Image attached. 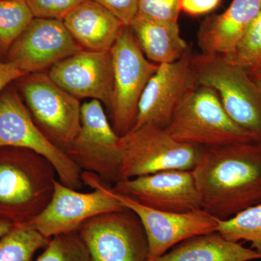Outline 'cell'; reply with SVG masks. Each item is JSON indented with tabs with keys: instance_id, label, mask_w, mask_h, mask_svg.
<instances>
[{
	"instance_id": "f1b7e54d",
	"label": "cell",
	"mask_w": 261,
	"mask_h": 261,
	"mask_svg": "<svg viewBox=\"0 0 261 261\" xmlns=\"http://www.w3.org/2000/svg\"><path fill=\"white\" fill-rule=\"evenodd\" d=\"M221 0H181V10L190 15L205 14L217 8Z\"/></svg>"
},
{
	"instance_id": "ac0fdd59",
	"label": "cell",
	"mask_w": 261,
	"mask_h": 261,
	"mask_svg": "<svg viewBox=\"0 0 261 261\" xmlns=\"http://www.w3.org/2000/svg\"><path fill=\"white\" fill-rule=\"evenodd\" d=\"M63 22L81 47L92 51L111 50L125 27L94 0H87L77 6Z\"/></svg>"
},
{
	"instance_id": "6da1fadb",
	"label": "cell",
	"mask_w": 261,
	"mask_h": 261,
	"mask_svg": "<svg viewBox=\"0 0 261 261\" xmlns=\"http://www.w3.org/2000/svg\"><path fill=\"white\" fill-rule=\"evenodd\" d=\"M192 173L202 210L229 219L261 203V142L202 147Z\"/></svg>"
},
{
	"instance_id": "9c48e42d",
	"label": "cell",
	"mask_w": 261,
	"mask_h": 261,
	"mask_svg": "<svg viewBox=\"0 0 261 261\" xmlns=\"http://www.w3.org/2000/svg\"><path fill=\"white\" fill-rule=\"evenodd\" d=\"M111 53L113 92L109 112L113 129L122 137L133 128L141 96L159 65L146 58L129 27L122 29Z\"/></svg>"
},
{
	"instance_id": "30bf717a",
	"label": "cell",
	"mask_w": 261,
	"mask_h": 261,
	"mask_svg": "<svg viewBox=\"0 0 261 261\" xmlns=\"http://www.w3.org/2000/svg\"><path fill=\"white\" fill-rule=\"evenodd\" d=\"M64 152L81 171L94 173L103 182L116 183L121 159V137L108 121L102 103L82 105L81 128Z\"/></svg>"
},
{
	"instance_id": "7c38bea8",
	"label": "cell",
	"mask_w": 261,
	"mask_h": 261,
	"mask_svg": "<svg viewBox=\"0 0 261 261\" xmlns=\"http://www.w3.org/2000/svg\"><path fill=\"white\" fill-rule=\"evenodd\" d=\"M192 57L190 48L177 61L159 65L141 96L132 129L147 123L168 126L182 101L197 85Z\"/></svg>"
},
{
	"instance_id": "4fadbf2b",
	"label": "cell",
	"mask_w": 261,
	"mask_h": 261,
	"mask_svg": "<svg viewBox=\"0 0 261 261\" xmlns=\"http://www.w3.org/2000/svg\"><path fill=\"white\" fill-rule=\"evenodd\" d=\"M82 49L63 20L34 18L10 47L4 61L29 74L50 68Z\"/></svg>"
},
{
	"instance_id": "7a4b0ae2",
	"label": "cell",
	"mask_w": 261,
	"mask_h": 261,
	"mask_svg": "<svg viewBox=\"0 0 261 261\" xmlns=\"http://www.w3.org/2000/svg\"><path fill=\"white\" fill-rule=\"evenodd\" d=\"M57 173L29 149L0 147V221L23 226L40 214L54 191Z\"/></svg>"
},
{
	"instance_id": "1f68e13d",
	"label": "cell",
	"mask_w": 261,
	"mask_h": 261,
	"mask_svg": "<svg viewBox=\"0 0 261 261\" xmlns=\"http://www.w3.org/2000/svg\"><path fill=\"white\" fill-rule=\"evenodd\" d=\"M252 78L253 79L254 81L261 87V70L260 71L257 72L253 75H252Z\"/></svg>"
},
{
	"instance_id": "d6a6232c",
	"label": "cell",
	"mask_w": 261,
	"mask_h": 261,
	"mask_svg": "<svg viewBox=\"0 0 261 261\" xmlns=\"http://www.w3.org/2000/svg\"><path fill=\"white\" fill-rule=\"evenodd\" d=\"M0 1H25L27 0H0Z\"/></svg>"
},
{
	"instance_id": "8fae6325",
	"label": "cell",
	"mask_w": 261,
	"mask_h": 261,
	"mask_svg": "<svg viewBox=\"0 0 261 261\" xmlns=\"http://www.w3.org/2000/svg\"><path fill=\"white\" fill-rule=\"evenodd\" d=\"M77 231L92 261H148L145 230L126 207L92 218Z\"/></svg>"
},
{
	"instance_id": "5bb4252c",
	"label": "cell",
	"mask_w": 261,
	"mask_h": 261,
	"mask_svg": "<svg viewBox=\"0 0 261 261\" xmlns=\"http://www.w3.org/2000/svg\"><path fill=\"white\" fill-rule=\"evenodd\" d=\"M113 192L123 207L140 220L148 242V261L155 260L187 239L217 230L220 220L202 209L187 213L154 210Z\"/></svg>"
},
{
	"instance_id": "3957f363",
	"label": "cell",
	"mask_w": 261,
	"mask_h": 261,
	"mask_svg": "<svg viewBox=\"0 0 261 261\" xmlns=\"http://www.w3.org/2000/svg\"><path fill=\"white\" fill-rule=\"evenodd\" d=\"M165 129L178 142L202 147L260 142L232 121L214 90L199 84L184 99Z\"/></svg>"
},
{
	"instance_id": "44dd1931",
	"label": "cell",
	"mask_w": 261,
	"mask_h": 261,
	"mask_svg": "<svg viewBox=\"0 0 261 261\" xmlns=\"http://www.w3.org/2000/svg\"><path fill=\"white\" fill-rule=\"evenodd\" d=\"M50 239L27 226H15L0 238V261H33Z\"/></svg>"
},
{
	"instance_id": "4dcf8cb0",
	"label": "cell",
	"mask_w": 261,
	"mask_h": 261,
	"mask_svg": "<svg viewBox=\"0 0 261 261\" xmlns=\"http://www.w3.org/2000/svg\"><path fill=\"white\" fill-rule=\"evenodd\" d=\"M14 226H13V225L7 224V223L0 221V238L4 236L5 233H8V231H10Z\"/></svg>"
},
{
	"instance_id": "9a60e30c",
	"label": "cell",
	"mask_w": 261,
	"mask_h": 261,
	"mask_svg": "<svg viewBox=\"0 0 261 261\" xmlns=\"http://www.w3.org/2000/svg\"><path fill=\"white\" fill-rule=\"evenodd\" d=\"M111 190L154 210L187 213L202 209L192 171H161L121 180Z\"/></svg>"
},
{
	"instance_id": "8992f818",
	"label": "cell",
	"mask_w": 261,
	"mask_h": 261,
	"mask_svg": "<svg viewBox=\"0 0 261 261\" xmlns=\"http://www.w3.org/2000/svg\"><path fill=\"white\" fill-rule=\"evenodd\" d=\"M82 178L93 191L80 192L65 186L56 178L49 203L31 222L23 226L51 239L77 231L84 223L99 215L124 208L111 187L106 186L97 175L82 171Z\"/></svg>"
},
{
	"instance_id": "83f0119b",
	"label": "cell",
	"mask_w": 261,
	"mask_h": 261,
	"mask_svg": "<svg viewBox=\"0 0 261 261\" xmlns=\"http://www.w3.org/2000/svg\"><path fill=\"white\" fill-rule=\"evenodd\" d=\"M112 13L125 27H130L138 14L139 0H94Z\"/></svg>"
},
{
	"instance_id": "cb8c5ba5",
	"label": "cell",
	"mask_w": 261,
	"mask_h": 261,
	"mask_svg": "<svg viewBox=\"0 0 261 261\" xmlns=\"http://www.w3.org/2000/svg\"><path fill=\"white\" fill-rule=\"evenodd\" d=\"M253 75L261 70V12L240 39L235 50L225 56Z\"/></svg>"
},
{
	"instance_id": "ba28073f",
	"label": "cell",
	"mask_w": 261,
	"mask_h": 261,
	"mask_svg": "<svg viewBox=\"0 0 261 261\" xmlns=\"http://www.w3.org/2000/svg\"><path fill=\"white\" fill-rule=\"evenodd\" d=\"M3 147L29 149L40 154L53 165L63 185L76 190L83 188L80 168L38 128L12 84L0 93V147Z\"/></svg>"
},
{
	"instance_id": "277c9868",
	"label": "cell",
	"mask_w": 261,
	"mask_h": 261,
	"mask_svg": "<svg viewBox=\"0 0 261 261\" xmlns=\"http://www.w3.org/2000/svg\"><path fill=\"white\" fill-rule=\"evenodd\" d=\"M192 68L197 84L214 90L232 121L261 142V87L247 70L204 53L192 55Z\"/></svg>"
},
{
	"instance_id": "2e32d148",
	"label": "cell",
	"mask_w": 261,
	"mask_h": 261,
	"mask_svg": "<svg viewBox=\"0 0 261 261\" xmlns=\"http://www.w3.org/2000/svg\"><path fill=\"white\" fill-rule=\"evenodd\" d=\"M49 78L77 99L91 98L112 106L113 73L110 51L82 49L49 68Z\"/></svg>"
},
{
	"instance_id": "d6986e66",
	"label": "cell",
	"mask_w": 261,
	"mask_h": 261,
	"mask_svg": "<svg viewBox=\"0 0 261 261\" xmlns=\"http://www.w3.org/2000/svg\"><path fill=\"white\" fill-rule=\"evenodd\" d=\"M261 259L253 249L229 241L217 231L187 239L153 261H252Z\"/></svg>"
},
{
	"instance_id": "f546056e",
	"label": "cell",
	"mask_w": 261,
	"mask_h": 261,
	"mask_svg": "<svg viewBox=\"0 0 261 261\" xmlns=\"http://www.w3.org/2000/svg\"><path fill=\"white\" fill-rule=\"evenodd\" d=\"M25 74L12 63L0 59V93L5 87Z\"/></svg>"
},
{
	"instance_id": "d4e9b609",
	"label": "cell",
	"mask_w": 261,
	"mask_h": 261,
	"mask_svg": "<svg viewBox=\"0 0 261 261\" xmlns=\"http://www.w3.org/2000/svg\"><path fill=\"white\" fill-rule=\"evenodd\" d=\"M36 261L92 260L78 231H73L51 238Z\"/></svg>"
},
{
	"instance_id": "484cf974",
	"label": "cell",
	"mask_w": 261,
	"mask_h": 261,
	"mask_svg": "<svg viewBox=\"0 0 261 261\" xmlns=\"http://www.w3.org/2000/svg\"><path fill=\"white\" fill-rule=\"evenodd\" d=\"M181 11V0H139L137 15L154 21L176 23Z\"/></svg>"
},
{
	"instance_id": "52a82bcc",
	"label": "cell",
	"mask_w": 261,
	"mask_h": 261,
	"mask_svg": "<svg viewBox=\"0 0 261 261\" xmlns=\"http://www.w3.org/2000/svg\"><path fill=\"white\" fill-rule=\"evenodd\" d=\"M33 121L49 140L64 151L81 128L80 99L65 92L47 73H29L13 83Z\"/></svg>"
},
{
	"instance_id": "4316f807",
	"label": "cell",
	"mask_w": 261,
	"mask_h": 261,
	"mask_svg": "<svg viewBox=\"0 0 261 261\" xmlns=\"http://www.w3.org/2000/svg\"><path fill=\"white\" fill-rule=\"evenodd\" d=\"M87 0H27L34 18L63 20L77 6Z\"/></svg>"
},
{
	"instance_id": "ffe728a7",
	"label": "cell",
	"mask_w": 261,
	"mask_h": 261,
	"mask_svg": "<svg viewBox=\"0 0 261 261\" xmlns=\"http://www.w3.org/2000/svg\"><path fill=\"white\" fill-rule=\"evenodd\" d=\"M130 28L146 58L156 64L173 63L190 49L178 23L154 21L137 15Z\"/></svg>"
},
{
	"instance_id": "7402d4cb",
	"label": "cell",
	"mask_w": 261,
	"mask_h": 261,
	"mask_svg": "<svg viewBox=\"0 0 261 261\" xmlns=\"http://www.w3.org/2000/svg\"><path fill=\"white\" fill-rule=\"evenodd\" d=\"M216 231L229 241L250 242L252 249L261 255V203L229 219L220 220Z\"/></svg>"
},
{
	"instance_id": "5b68a950",
	"label": "cell",
	"mask_w": 261,
	"mask_h": 261,
	"mask_svg": "<svg viewBox=\"0 0 261 261\" xmlns=\"http://www.w3.org/2000/svg\"><path fill=\"white\" fill-rule=\"evenodd\" d=\"M202 151V147L181 143L162 127L147 123L121 137L117 181L161 171H192Z\"/></svg>"
},
{
	"instance_id": "603a6c76",
	"label": "cell",
	"mask_w": 261,
	"mask_h": 261,
	"mask_svg": "<svg viewBox=\"0 0 261 261\" xmlns=\"http://www.w3.org/2000/svg\"><path fill=\"white\" fill-rule=\"evenodd\" d=\"M25 1H0V59L34 18Z\"/></svg>"
},
{
	"instance_id": "e0dca14e",
	"label": "cell",
	"mask_w": 261,
	"mask_h": 261,
	"mask_svg": "<svg viewBox=\"0 0 261 261\" xmlns=\"http://www.w3.org/2000/svg\"><path fill=\"white\" fill-rule=\"evenodd\" d=\"M260 12L261 0H233L224 13L202 23L197 34L201 53L231 56Z\"/></svg>"
}]
</instances>
